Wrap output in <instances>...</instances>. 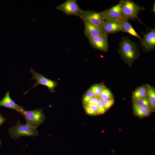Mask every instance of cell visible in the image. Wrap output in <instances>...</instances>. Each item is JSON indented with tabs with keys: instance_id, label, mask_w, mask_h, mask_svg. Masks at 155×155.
Segmentation results:
<instances>
[{
	"instance_id": "obj_1",
	"label": "cell",
	"mask_w": 155,
	"mask_h": 155,
	"mask_svg": "<svg viewBox=\"0 0 155 155\" xmlns=\"http://www.w3.org/2000/svg\"><path fill=\"white\" fill-rule=\"evenodd\" d=\"M121 38V41L119 44L118 52L123 61L131 66L140 55L137 44L128 37Z\"/></svg>"
},
{
	"instance_id": "obj_2",
	"label": "cell",
	"mask_w": 155,
	"mask_h": 155,
	"mask_svg": "<svg viewBox=\"0 0 155 155\" xmlns=\"http://www.w3.org/2000/svg\"><path fill=\"white\" fill-rule=\"evenodd\" d=\"M20 113L25 118L26 121V124L34 129H36L42 124L45 119L42 109L38 108L27 111L23 109Z\"/></svg>"
},
{
	"instance_id": "obj_3",
	"label": "cell",
	"mask_w": 155,
	"mask_h": 155,
	"mask_svg": "<svg viewBox=\"0 0 155 155\" xmlns=\"http://www.w3.org/2000/svg\"><path fill=\"white\" fill-rule=\"evenodd\" d=\"M11 138L17 139L21 136L34 137L38 135V133L36 129H34L26 124L21 123L18 121L16 125L9 129Z\"/></svg>"
},
{
	"instance_id": "obj_4",
	"label": "cell",
	"mask_w": 155,
	"mask_h": 155,
	"mask_svg": "<svg viewBox=\"0 0 155 155\" xmlns=\"http://www.w3.org/2000/svg\"><path fill=\"white\" fill-rule=\"evenodd\" d=\"M119 2L123 16L127 20L138 19L137 15L140 13V11L145 9L144 7L139 6L132 0H122Z\"/></svg>"
},
{
	"instance_id": "obj_5",
	"label": "cell",
	"mask_w": 155,
	"mask_h": 155,
	"mask_svg": "<svg viewBox=\"0 0 155 155\" xmlns=\"http://www.w3.org/2000/svg\"><path fill=\"white\" fill-rule=\"evenodd\" d=\"M30 71L33 76L31 80L35 79L36 83L28 91L25 92L23 94L28 93L32 88L35 87L38 85H41L46 86L49 90L51 92H55V88L57 86V83L56 81L49 79L42 74L37 73L32 68L30 69Z\"/></svg>"
},
{
	"instance_id": "obj_6",
	"label": "cell",
	"mask_w": 155,
	"mask_h": 155,
	"mask_svg": "<svg viewBox=\"0 0 155 155\" xmlns=\"http://www.w3.org/2000/svg\"><path fill=\"white\" fill-rule=\"evenodd\" d=\"M68 16L74 15L80 17L83 11L78 6L76 0H67L57 7Z\"/></svg>"
},
{
	"instance_id": "obj_7",
	"label": "cell",
	"mask_w": 155,
	"mask_h": 155,
	"mask_svg": "<svg viewBox=\"0 0 155 155\" xmlns=\"http://www.w3.org/2000/svg\"><path fill=\"white\" fill-rule=\"evenodd\" d=\"M80 18L100 28L105 22L102 12H98L90 10H83Z\"/></svg>"
},
{
	"instance_id": "obj_8",
	"label": "cell",
	"mask_w": 155,
	"mask_h": 155,
	"mask_svg": "<svg viewBox=\"0 0 155 155\" xmlns=\"http://www.w3.org/2000/svg\"><path fill=\"white\" fill-rule=\"evenodd\" d=\"M102 12L105 21H119L125 18L123 15L120 2L111 8L102 11Z\"/></svg>"
},
{
	"instance_id": "obj_9",
	"label": "cell",
	"mask_w": 155,
	"mask_h": 155,
	"mask_svg": "<svg viewBox=\"0 0 155 155\" xmlns=\"http://www.w3.org/2000/svg\"><path fill=\"white\" fill-rule=\"evenodd\" d=\"M89 43L94 48L106 52L108 50L107 35L88 38Z\"/></svg>"
},
{
	"instance_id": "obj_10",
	"label": "cell",
	"mask_w": 155,
	"mask_h": 155,
	"mask_svg": "<svg viewBox=\"0 0 155 155\" xmlns=\"http://www.w3.org/2000/svg\"><path fill=\"white\" fill-rule=\"evenodd\" d=\"M82 20L84 24V35L86 37L89 38L107 35L101 28L86 20Z\"/></svg>"
},
{
	"instance_id": "obj_11",
	"label": "cell",
	"mask_w": 155,
	"mask_h": 155,
	"mask_svg": "<svg viewBox=\"0 0 155 155\" xmlns=\"http://www.w3.org/2000/svg\"><path fill=\"white\" fill-rule=\"evenodd\" d=\"M141 44L144 50L150 51L154 49L155 48V30H151L146 34H144Z\"/></svg>"
},
{
	"instance_id": "obj_12",
	"label": "cell",
	"mask_w": 155,
	"mask_h": 155,
	"mask_svg": "<svg viewBox=\"0 0 155 155\" xmlns=\"http://www.w3.org/2000/svg\"><path fill=\"white\" fill-rule=\"evenodd\" d=\"M101 28L107 34L123 32L121 27L119 21H105Z\"/></svg>"
},
{
	"instance_id": "obj_13",
	"label": "cell",
	"mask_w": 155,
	"mask_h": 155,
	"mask_svg": "<svg viewBox=\"0 0 155 155\" xmlns=\"http://www.w3.org/2000/svg\"><path fill=\"white\" fill-rule=\"evenodd\" d=\"M121 27L123 32H127L139 39L141 42L142 38L134 29L131 24L128 22V20L124 18L119 21Z\"/></svg>"
},
{
	"instance_id": "obj_14",
	"label": "cell",
	"mask_w": 155,
	"mask_h": 155,
	"mask_svg": "<svg viewBox=\"0 0 155 155\" xmlns=\"http://www.w3.org/2000/svg\"><path fill=\"white\" fill-rule=\"evenodd\" d=\"M147 89L146 84L140 86L135 90L132 95V100L134 103L138 100L147 96Z\"/></svg>"
},
{
	"instance_id": "obj_15",
	"label": "cell",
	"mask_w": 155,
	"mask_h": 155,
	"mask_svg": "<svg viewBox=\"0 0 155 155\" xmlns=\"http://www.w3.org/2000/svg\"><path fill=\"white\" fill-rule=\"evenodd\" d=\"M147 89V96L153 112L155 108V88L148 84H146Z\"/></svg>"
},
{
	"instance_id": "obj_16",
	"label": "cell",
	"mask_w": 155,
	"mask_h": 155,
	"mask_svg": "<svg viewBox=\"0 0 155 155\" xmlns=\"http://www.w3.org/2000/svg\"><path fill=\"white\" fill-rule=\"evenodd\" d=\"M133 104L140 108L147 110L151 112L153 111L147 96L138 100Z\"/></svg>"
},
{
	"instance_id": "obj_17",
	"label": "cell",
	"mask_w": 155,
	"mask_h": 155,
	"mask_svg": "<svg viewBox=\"0 0 155 155\" xmlns=\"http://www.w3.org/2000/svg\"><path fill=\"white\" fill-rule=\"evenodd\" d=\"M133 109L135 115L141 118L149 116L152 112L147 110L140 108L134 104H133Z\"/></svg>"
},
{
	"instance_id": "obj_18",
	"label": "cell",
	"mask_w": 155,
	"mask_h": 155,
	"mask_svg": "<svg viewBox=\"0 0 155 155\" xmlns=\"http://www.w3.org/2000/svg\"><path fill=\"white\" fill-rule=\"evenodd\" d=\"M3 98L9 103L12 109L15 110L19 113L23 109V106L18 105L12 99L10 96L9 91L7 92Z\"/></svg>"
},
{
	"instance_id": "obj_19",
	"label": "cell",
	"mask_w": 155,
	"mask_h": 155,
	"mask_svg": "<svg viewBox=\"0 0 155 155\" xmlns=\"http://www.w3.org/2000/svg\"><path fill=\"white\" fill-rule=\"evenodd\" d=\"M98 98L101 100L114 98L113 95L107 87L104 86L103 89Z\"/></svg>"
},
{
	"instance_id": "obj_20",
	"label": "cell",
	"mask_w": 155,
	"mask_h": 155,
	"mask_svg": "<svg viewBox=\"0 0 155 155\" xmlns=\"http://www.w3.org/2000/svg\"><path fill=\"white\" fill-rule=\"evenodd\" d=\"M84 106L85 110L88 114L91 115H99L97 105L89 104L84 105Z\"/></svg>"
},
{
	"instance_id": "obj_21",
	"label": "cell",
	"mask_w": 155,
	"mask_h": 155,
	"mask_svg": "<svg viewBox=\"0 0 155 155\" xmlns=\"http://www.w3.org/2000/svg\"><path fill=\"white\" fill-rule=\"evenodd\" d=\"M104 85L100 84H96L93 85L90 89L93 92L95 96L98 97L100 95Z\"/></svg>"
},
{
	"instance_id": "obj_22",
	"label": "cell",
	"mask_w": 155,
	"mask_h": 155,
	"mask_svg": "<svg viewBox=\"0 0 155 155\" xmlns=\"http://www.w3.org/2000/svg\"><path fill=\"white\" fill-rule=\"evenodd\" d=\"M95 96L93 92L89 89L85 93L83 98L84 104H86L89 100L92 97Z\"/></svg>"
},
{
	"instance_id": "obj_23",
	"label": "cell",
	"mask_w": 155,
	"mask_h": 155,
	"mask_svg": "<svg viewBox=\"0 0 155 155\" xmlns=\"http://www.w3.org/2000/svg\"><path fill=\"white\" fill-rule=\"evenodd\" d=\"M102 101L103 105L106 110L109 109L115 102V100L114 98L104 100H102Z\"/></svg>"
},
{
	"instance_id": "obj_24",
	"label": "cell",
	"mask_w": 155,
	"mask_h": 155,
	"mask_svg": "<svg viewBox=\"0 0 155 155\" xmlns=\"http://www.w3.org/2000/svg\"><path fill=\"white\" fill-rule=\"evenodd\" d=\"M97 106L98 108L99 114H103L106 112V110L103 105L102 100L99 98L98 100Z\"/></svg>"
},
{
	"instance_id": "obj_25",
	"label": "cell",
	"mask_w": 155,
	"mask_h": 155,
	"mask_svg": "<svg viewBox=\"0 0 155 155\" xmlns=\"http://www.w3.org/2000/svg\"><path fill=\"white\" fill-rule=\"evenodd\" d=\"M0 106H4L12 109L9 103L4 98L0 100Z\"/></svg>"
},
{
	"instance_id": "obj_26",
	"label": "cell",
	"mask_w": 155,
	"mask_h": 155,
	"mask_svg": "<svg viewBox=\"0 0 155 155\" xmlns=\"http://www.w3.org/2000/svg\"><path fill=\"white\" fill-rule=\"evenodd\" d=\"M98 98V97L95 96L92 98L86 104L84 105L92 104L97 105Z\"/></svg>"
},
{
	"instance_id": "obj_27",
	"label": "cell",
	"mask_w": 155,
	"mask_h": 155,
	"mask_svg": "<svg viewBox=\"0 0 155 155\" xmlns=\"http://www.w3.org/2000/svg\"><path fill=\"white\" fill-rule=\"evenodd\" d=\"M5 121V118L0 114V126L4 123Z\"/></svg>"
},
{
	"instance_id": "obj_28",
	"label": "cell",
	"mask_w": 155,
	"mask_h": 155,
	"mask_svg": "<svg viewBox=\"0 0 155 155\" xmlns=\"http://www.w3.org/2000/svg\"><path fill=\"white\" fill-rule=\"evenodd\" d=\"M1 144V141H0V146Z\"/></svg>"
}]
</instances>
